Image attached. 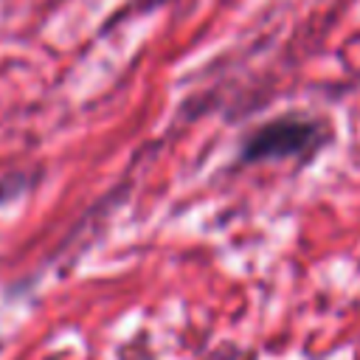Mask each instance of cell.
I'll return each instance as SVG.
<instances>
[{
  "label": "cell",
  "mask_w": 360,
  "mask_h": 360,
  "mask_svg": "<svg viewBox=\"0 0 360 360\" xmlns=\"http://www.w3.org/2000/svg\"><path fill=\"white\" fill-rule=\"evenodd\" d=\"M158 3H166V0H146L143 6H158Z\"/></svg>",
  "instance_id": "cell-2"
},
{
  "label": "cell",
  "mask_w": 360,
  "mask_h": 360,
  "mask_svg": "<svg viewBox=\"0 0 360 360\" xmlns=\"http://www.w3.org/2000/svg\"><path fill=\"white\" fill-rule=\"evenodd\" d=\"M329 141V129L307 115H278L262 127H256L242 149V163H259V160H284V158H312L323 143Z\"/></svg>",
  "instance_id": "cell-1"
}]
</instances>
